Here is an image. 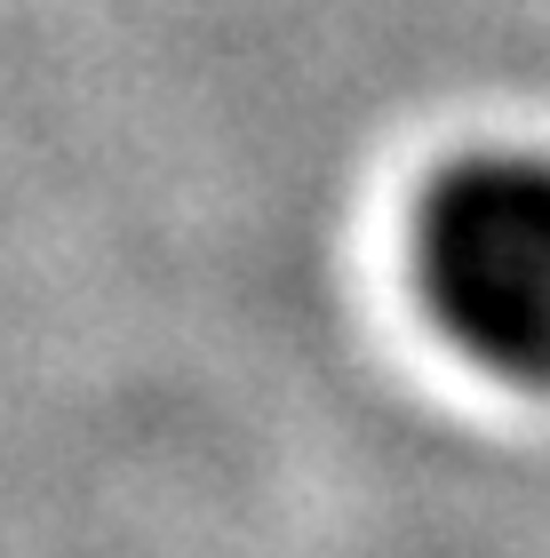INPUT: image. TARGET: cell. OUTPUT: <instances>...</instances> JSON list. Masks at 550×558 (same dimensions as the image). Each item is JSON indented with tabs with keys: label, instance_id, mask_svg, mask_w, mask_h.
I'll list each match as a JSON object with an SVG mask.
<instances>
[{
	"label": "cell",
	"instance_id": "6da1fadb",
	"mask_svg": "<svg viewBox=\"0 0 550 558\" xmlns=\"http://www.w3.org/2000/svg\"><path fill=\"white\" fill-rule=\"evenodd\" d=\"M415 271L439 327L479 367L550 391V160L479 151L447 168L415 223Z\"/></svg>",
	"mask_w": 550,
	"mask_h": 558
}]
</instances>
